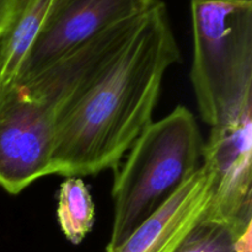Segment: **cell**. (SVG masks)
<instances>
[{
	"label": "cell",
	"mask_w": 252,
	"mask_h": 252,
	"mask_svg": "<svg viewBox=\"0 0 252 252\" xmlns=\"http://www.w3.org/2000/svg\"><path fill=\"white\" fill-rule=\"evenodd\" d=\"M179 61L167 7L157 0L126 46L86 75L59 108L53 175L80 177L117 169L153 122L165 73Z\"/></svg>",
	"instance_id": "6da1fadb"
},
{
	"label": "cell",
	"mask_w": 252,
	"mask_h": 252,
	"mask_svg": "<svg viewBox=\"0 0 252 252\" xmlns=\"http://www.w3.org/2000/svg\"><path fill=\"white\" fill-rule=\"evenodd\" d=\"M203 144L198 123L185 106L143 130L116 174L107 248L127 239L201 167Z\"/></svg>",
	"instance_id": "7a4b0ae2"
},
{
	"label": "cell",
	"mask_w": 252,
	"mask_h": 252,
	"mask_svg": "<svg viewBox=\"0 0 252 252\" xmlns=\"http://www.w3.org/2000/svg\"><path fill=\"white\" fill-rule=\"evenodd\" d=\"M191 81L211 127L252 102V0H191Z\"/></svg>",
	"instance_id": "3957f363"
},
{
	"label": "cell",
	"mask_w": 252,
	"mask_h": 252,
	"mask_svg": "<svg viewBox=\"0 0 252 252\" xmlns=\"http://www.w3.org/2000/svg\"><path fill=\"white\" fill-rule=\"evenodd\" d=\"M57 110L12 83L0 90V187L19 194L53 175Z\"/></svg>",
	"instance_id": "277c9868"
},
{
	"label": "cell",
	"mask_w": 252,
	"mask_h": 252,
	"mask_svg": "<svg viewBox=\"0 0 252 252\" xmlns=\"http://www.w3.org/2000/svg\"><path fill=\"white\" fill-rule=\"evenodd\" d=\"M202 159L212 189L203 216L240 231L252 228V102L211 127Z\"/></svg>",
	"instance_id": "5b68a950"
},
{
	"label": "cell",
	"mask_w": 252,
	"mask_h": 252,
	"mask_svg": "<svg viewBox=\"0 0 252 252\" xmlns=\"http://www.w3.org/2000/svg\"><path fill=\"white\" fill-rule=\"evenodd\" d=\"M157 0H51L16 80L33 75L105 30L140 15Z\"/></svg>",
	"instance_id": "8992f818"
},
{
	"label": "cell",
	"mask_w": 252,
	"mask_h": 252,
	"mask_svg": "<svg viewBox=\"0 0 252 252\" xmlns=\"http://www.w3.org/2000/svg\"><path fill=\"white\" fill-rule=\"evenodd\" d=\"M211 179L201 165L154 214L127 239L105 252H174L211 202Z\"/></svg>",
	"instance_id": "52a82bcc"
},
{
	"label": "cell",
	"mask_w": 252,
	"mask_h": 252,
	"mask_svg": "<svg viewBox=\"0 0 252 252\" xmlns=\"http://www.w3.org/2000/svg\"><path fill=\"white\" fill-rule=\"evenodd\" d=\"M51 0H27L0 42V90L16 80Z\"/></svg>",
	"instance_id": "ba28073f"
},
{
	"label": "cell",
	"mask_w": 252,
	"mask_h": 252,
	"mask_svg": "<svg viewBox=\"0 0 252 252\" xmlns=\"http://www.w3.org/2000/svg\"><path fill=\"white\" fill-rule=\"evenodd\" d=\"M57 218L62 233L74 245L80 244L95 223V204L81 177H66L61 185Z\"/></svg>",
	"instance_id": "9c48e42d"
},
{
	"label": "cell",
	"mask_w": 252,
	"mask_h": 252,
	"mask_svg": "<svg viewBox=\"0 0 252 252\" xmlns=\"http://www.w3.org/2000/svg\"><path fill=\"white\" fill-rule=\"evenodd\" d=\"M250 238L251 228L240 231L230 224L202 216L174 252H243Z\"/></svg>",
	"instance_id": "30bf717a"
}]
</instances>
